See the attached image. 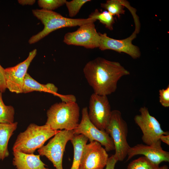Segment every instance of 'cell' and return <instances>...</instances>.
I'll use <instances>...</instances> for the list:
<instances>
[{"instance_id":"obj_1","label":"cell","mask_w":169,"mask_h":169,"mask_svg":"<svg viewBox=\"0 0 169 169\" xmlns=\"http://www.w3.org/2000/svg\"><path fill=\"white\" fill-rule=\"evenodd\" d=\"M83 73L94 93L107 96L115 91L121 78L130 74L119 62L100 57L87 63Z\"/></svg>"},{"instance_id":"obj_2","label":"cell","mask_w":169,"mask_h":169,"mask_svg":"<svg viewBox=\"0 0 169 169\" xmlns=\"http://www.w3.org/2000/svg\"><path fill=\"white\" fill-rule=\"evenodd\" d=\"M33 15L40 20L44 25L43 29L37 34L32 36L28 40L30 44H34L52 32L59 28L68 27L80 26L93 22L96 20L92 18L73 19L66 18L53 11L44 9L32 10Z\"/></svg>"},{"instance_id":"obj_3","label":"cell","mask_w":169,"mask_h":169,"mask_svg":"<svg viewBox=\"0 0 169 169\" xmlns=\"http://www.w3.org/2000/svg\"><path fill=\"white\" fill-rule=\"evenodd\" d=\"M60 130H54L47 124L39 126L34 123L29 125L24 131L17 137L13 147V151L33 154L44 146L45 142Z\"/></svg>"},{"instance_id":"obj_4","label":"cell","mask_w":169,"mask_h":169,"mask_svg":"<svg viewBox=\"0 0 169 169\" xmlns=\"http://www.w3.org/2000/svg\"><path fill=\"white\" fill-rule=\"evenodd\" d=\"M79 112L76 102L56 103L47 111L45 124L54 130H74L79 124Z\"/></svg>"},{"instance_id":"obj_5","label":"cell","mask_w":169,"mask_h":169,"mask_svg":"<svg viewBox=\"0 0 169 169\" xmlns=\"http://www.w3.org/2000/svg\"><path fill=\"white\" fill-rule=\"evenodd\" d=\"M128 126L118 110L112 111L109 123L105 132L112 138L115 146L114 155L118 161H122L127 156L130 147L127 141Z\"/></svg>"},{"instance_id":"obj_6","label":"cell","mask_w":169,"mask_h":169,"mask_svg":"<svg viewBox=\"0 0 169 169\" xmlns=\"http://www.w3.org/2000/svg\"><path fill=\"white\" fill-rule=\"evenodd\" d=\"M74 135L73 130H60L46 145L38 149L39 155L46 156L52 162L56 169H63L62 161L65 146Z\"/></svg>"},{"instance_id":"obj_7","label":"cell","mask_w":169,"mask_h":169,"mask_svg":"<svg viewBox=\"0 0 169 169\" xmlns=\"http://www.w3.org/2000/svg\"><path fill=\"white\" fill-rule=\"evenodd\" d=\"M139 111L140 114L135 116L134 120L142 132V140L146 145L154 144L160 140L162 135L169 134L162 130L159 122L150 115L146 107H141Z\"/></svg>"},{"instance_id":"obj_8","label":"cell","mask_w":169,"mask_h":169,"mask_svg":"<svg viewBox=\"0 0 169 169\" xmlns=\"http://www.w3.org/2000/svg\"><path fill=\"white\" fill-rule=\"evenodd\" d=\"M81 113V121L73 130L74 134L84 135L90 142L94 141L99 142L105 147L107 152L115 150L113 141L109 135L105 131L98 129L90 120L87 107L82 109Z\"/></svg>"},{"instance_id":"obj_9","label":"cell","mask_w":169,"mask_h":169,"mask_svg":"<svg viewBox=\"0 0 169 169\" xmlns=\"http://www.w3.org/2000/svg\"><path fill=\"white\" fill-rule=\"evenodd\" d=\"M112 111L107 96L93 93L89 102L88 116L92 124L99 129L105 131L111 117Z\"/></svg>"},{"instance_id":"obj_10","label":"cell","mask_w":169,"mask_h":169,"mask_svg":"<svg viewBox=\"0 0 169 169\" xmlns=\"http://www.w3.org/2000/svg\"><path fill=\"white\" fill-rule=\"evenodd\" d=\"M100 36L94 23L85 24L79 26L74 32L65 34L64 42L69 45L83 46L88 49L99 48Z\"/></svg>"},{"instance_id":"obj_11","label":"cell","mask_w":169,"mask_h":169,"mask_svg":"<svg viewBox=\"0 0 169 169\" xmlns=\"http://www.w3.org/2000/svg\"><path fill=\"white\" fill-rule=\"evenodd\" d=\"M35 49L30 51L27 58L23 62L12 67L5 69L7 89L12 92L23 93L25 76L29 66L37 54Z\"/></svg>"},{"instance_id":"obj_12","label":"cell","mask_w":169,"mask_h":169,"mask_svg":"<svg viewBox=\"0 0 169 169\" xmlns=\"http://www.w3.org/2000/svg\"><path fill=\"white\" fill-rule=\"evenodd\" d=\"M108 158L106 151L100 143L90 142L83 149L79 169H104Z\"/></svg>"},{"instance_id":"obj_13","label":"cell","mask_w":169,"mask_h":169,"mask_svg":"<svg viewBox=\"0 0 169 169\" xmlns=\"http://www.w3.org/2000/svg\"><path fill=\"white\" fill-rule=\"evenodd\" d=\"M100 36L99 48L101 50H112L117 52L125 53L133 59L140 58L141 53L139 48L132 43L136 37L134 31L129 37L122 39H116L109 37L106 33H99Z\"/></svg>"},{"instance_id":"obj_14","label":"cell","mask_w":169,"mask_h":169,"mask_svg":"<svg viewBox=\"0 0 169 169\" xmlns=\"http://www.w3.org/2000/svg\"><path fill=\"white\" fill-rule=\"evenodd\" d=\"M160 140L155 143L148 145L138 144L128 150L127 161L134 156L142 155L153 163L159 165L163 161H169V152L164 150L161 146Z\"/></svg>"},{"instance_id":"obj_15","label":"cell","mask_w":169,"mask_h":169,"mask_svg":"<svg viewBox=\"0 0 169 169\" xmlns=\"http://www.w3.org/2000/svg\"><path fill=\"white\" fill-rule=\"evenodd\" d=\"M13 164L16 169H49L41 160L39 155L13 151Z\"/></svg>"},{"instance_id":"obj_16","label":"cell","mask_w":169,"mask_h":169,"mask_svg":"<svg viewBox=\"0 0 169 169\" xmlns=\"http://www.w3.org/2000/svg\"><path fill=\"white\" fill-rule=\"evenodd\" d=\"M17 125L16 122L11 123H0V160H3L9 156L8 142Z\"/></svg>"},{"instance_id":"obj_17","label":"cell","mask_w":169,"mask_h":169,"mask_svg":"<svg viewBox=\"0 0 169 169\" xmlns=\"http://www.w3.org/2000/svg\"><path fill=\"white\" fill-rule=\"evenodd\" d=\"M58 88L52 83L41 84L33 78L28 73L25 76L23 89V93L38 91L50 93L56 96L58 94Z\"/></svg>"},{"instance_id":"obj_18","label":"cell","mask_w":169,"mask_h":169,"mask_svg":"<svg viewBox=\"0 0 169 169\" xmlns=\"http://www.w3.org/2000/svg\"><path fill=\"white\" fill-rule=\"evenodd\" d=\"M88 139L82 134L75 135L70 140L74 148V158L70 169H79L83 149Z\"/></svg>"},{"instance_id":"obj_19","label":"cell","mask_w":169,"mask_h":169,"mask_svg":"<svg viewBox=\"0 0 169 169\" xmlns=\"http://www.w3.org/2000/svg\"><path fill=\"white\" fill-rule=\"evenodd\" d=\"M129 4L128 2L125 0H108L105 3H101L100 5L113 16L119 17L121 15L125 14L124 8Z\"/></svg>"},{"instance_id":"obj_20","label":"cell","mask_w":169,"mask_h":169,"mask_svg":"<svg viewBox=\"0 0 169 169\" xmlns=\"http://www.w3.org/2000/svg\"><path fill=\"white\" fill-rule=\"evenodd\" d=\"M89 18L98 20L107 28L110 30H113V25L115 23V18L108 11H104L100 12L96 9L89 15Z\"/></svg>"},{"instance_id":"obj_21","label":"cell","mask_w":169,"mask_h":169,"mask_svg":"<svg viewBox=\"0 0 169 169\" xmlns=\"http://www.w3.org/2000/svg\"><path fill=\"white\" fill-rule=\"evenodd\" d=\"M2 93L0 91V123H13L14 120V108L12 106L6 105L4 104Z\"/></svg>"},{"instance_id":"obj_22","label":"cell","mask_w":169,"mask_h":169,"mask_svg":"<svg viewBox=\"0 0 169 169\" xmlns=\"http://www.w3.org/2000/svg\"><path fill=\"white\" fill-rule=\"evenodd\" d=\"M159 167V165L153 163L144 156L131 161L127 169H158Z\"/></svg>"},{"instance_id":"obj_23","label":"cell","mask_w":169,"mask_h":169,"mask_svg":"<svg viewBox=\"0 0 169 169\" xmlns=\"http://www.w3.org/2000/svg\"><path fill=\"white\" fill-rule=\"evenodd\" d=\"M90 0H73L70 1H66L65 4L68 8L69 16L73 17L76 16L79 12L82 6Z\"/></svg>"},{"instance_id":"obj_24","label":"cell","mask_w":169,"mask_h":169,"mask_svg":"<svg viewBox=\"0 0 169 169\" xmlns=\"http://www.w3.org/2000/svg\"><path fill=\"white\" fill-rule=\"evenodd\" d=\"M66 0H39L38 4L42 9L52 11L65 4Z\"/></svg>"},{"instance_id":"obj_25","label":"cell","mask_w":169,"mask_h":169,"mask_svg":"<svg viewBox=\"0 0 169 169\" xmlns=\"http://www.w3.org/2000/svg\"><path fill=\"white\" fill-rule=\"evenodd\" d=\"M159 101L161 105L165 107H169V85L166 88L159 90Z\"/></svg>"},{"instance_id":"obj_26","label":"cell","mask_w":169,"mask_h":169,"mask_svg":"<svg viewBox=\"0 0 169 169\" xmlns=\"http://www.w3.org/2000/svg\"><path fill=\"white\" fill-rule=\"evenodd\" d=\"M6 89L5 69L0 64V91L2 93L4 92Z\"/></svg>"},{"instance_id":"obj_27","label":"cell","mask_w":169,"mask_h":169,"mask_svg":"<svg viewBox=\"0 0 169 169\" xmlns=\"http://www.w3.org/2000/svg\"><path fill=\"white\" fill-rule=\"evenodd\" d=\"M56 96L59 98L62 102L65 103H73L76 101V98L73 95H63L58 93Z\"/></svg>"},{"instance_id":"obj_28","label":"cell","mask_w":169,"mask_h":169,"mask_svg":"<svg viewBox=\"0 0 169 169\" xmlns=\"http://www.w3.org/2000/svg\"><path fill=\"white\" fill-rule=\"evenodd\" d=\"M118 161L114 155L109 157L105 169H114L115 164Z\"/></svg>"},{"instance_id":"obj_29","label":"cell","mask_w":169,"mask_h":169,"mask_svg":"<svg viewBox=\"0 0 169 169\" xmlns=\"http://www.w3.org/2000/svg\"><path fill=\"white\" fill-rule=\"evenodd\" d=\"M35 1L34 0H19L18 2L20 4L24 5H32L35 3Z\"/></svg>"},{"instance_id":"obj_30","label":"cell","mask_w":169,"mask_h":169,"mask_svg":"<svg viewBox=\"0 0 169 169\" xmlns=\"http://www.w3.org/2000/svg\"><path fill=\"white\" fill-rule=\"evenodd\" d=\"M160 140L167 145H169V135H162L160 137Z\"/></svg>"},{"instance_id":"obj_31","label":"cell","mask_w":169,"mask_h":169,"mask_svg":"<svg viewBox=\"0 0 169 169\" xmlns=\"http://www.w3.org/2000/svg\"><path fill=\"white\" fill-rule=\"evenodd\" d=\"M158 169H168V168L167 166L164 165L160 167H159Z\"/></svg>"}]
</instances>
